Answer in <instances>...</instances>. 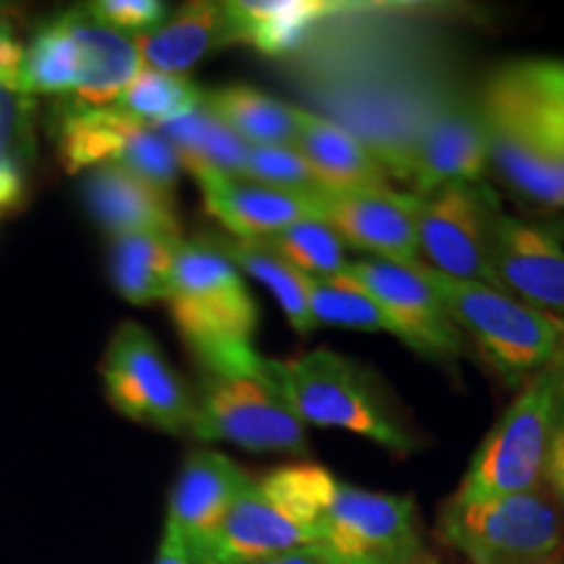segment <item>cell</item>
<instances>
[{
	"label": "cell",
	"mask_w": 564,
	"mask_h": 564,
	"mask_svg": "<svg viewBox=\"0 0 564 564\" xmlns=\"http://www.w3.org/2000/svg\"><path fill=\"white\" fill-rule=\"evenodd\" d=\"M204 207L232 238H267L299 220H319L312 192H282L217 171L194 173Z\"/></svg>",
	"instance_id": "obj_16"
},
{
	"label": "cell",
	"mask_w": 564,
	"mask_h": 564,
	"mask_svg": "<svg viewBox=\"0 0 564 564\" xmlns=\"http://www.w3.org/2000/svg\"><path fill=\"white\" fill-rule=\"evenodd\" d=\"M398 564H442V562L436 560L432 552H426V549H423V544H421L419 549H415V552L408 554L405 560H400Z\"/></svg>",
	"instance_id": "obj_41"
},
{
	"label": "cell",
	"mask_w": 564,
	"mask_h": 564,
	"mask_svg": "<svg viewBox=\"0 0 564 564\" xmlns=\"http://www.w3.org/2000/svg\"><path fill=\"white\" fill-rule=\"evenodd\" d=\"M87 11L95 21L133 40L160 30L167 19V6L160 0H100L87 6Z\"/></svg>",
	"instance_id": "obj_36"
},
{
	"label": "cell",
	"mask_w": 564,
	"mask_h": 564,
	"mask_svg": "<svg viewBox=\"0 0 564 564\" xmlns=\"http://www.w3.org/2000/svg\"><path fill=\"white\" fill-rule=\"evenodd\" d=\"M249 481L251 476L241 465L220 453L202 449L188 455L171 491L167 528L178 533L186 546L196 544L220 523L225 510Z\"/></svg>",
	"instance_id": "obj_19"
},
{
	"label": "cell",
	"mask_w": 564,
	"mask_h": 564,
	"mask_svg": "<svg viewBox=\"0 0 564 564\" xmlns=\"http://www.w3.org/2000/svg\"><path fill=\"white\" fill-rule=\"evenodd\" d=\"M154 564H192V556H188V549L183 544V539L167 525H165V535H162V544Z\"/></svg>",
	"instance_id": "obj_38"
},
{
	"label": "cell",
	"mask_w": 564,
	"mask_h": 564,
	"mask_svg": "<svg viewBox=\"0 0 564 564\" xmlns=\"http://www.w3.org/2000/svg\"><path fill=\"white\" fill-rule=\"evenodd\" d=\"M442 306L457 329L474 337L494 369L510 384L564 364V322L497 288L457 282L423 264Z\"/></svg>",
	"instance_id": "obj_3"
},
{
	"label": "cell",
	"mask_w": 564,
	"mask_h": 564,
	"mask_svg": "<svg viewBox=\"0 0 564 564\" xmlns=\"http://www.w3.org/2000/svg\"><path fill=\"white\" fill-rule=\"evenodd\" d=\"M560 408L564 411V364L560 366Z\"/></svg>",
	"instance_id": "obj_43"
},
{
	"label": "cell",
	"mask_w": 564,
	"mask_h": 564,
	"mask_svg": "<svg viewBox=\"0 0 564 564\" xmlns=\"http://www.w3.org/2000/svg\"><path fill=\"white\" fill-rule=\"evenodd\" d=\"M544 484L549 486V494L556 499V505L564 512V411L560 408V419H556L552 444H549L546 455V470H544Z\"/></svg>",
	"instance_id": "obj_37"
},
{
	"label": "cell",
	"mask_w": 564,
	"mask_h": 564,
	"mask_svg": "<svg viewBox=\"0 0 564 564\" xmlns=\"http://www.w3.org/2000/svg\"><path fill=\"white\" fill-rule=\"evenodd\" d=\"M440 539L474 564H525L564 549V512L544 486L533 491L463 502L440 512Z\"/></svg>",
	"instance_id": "obj_5"
},
{
	"label": "cell",
	"mask_w": 564,
	"mask_h": 564,
	"mask_svg": "<svg viewBox=\"0 0 564 564\" xmlns=\"http://www.w3.org/2000/svg\"><path fill=\"white\" fill-rule=\"evenodd\" d=\"M345 274L371 295L390 322L392 335L400 337L408 348L436 361H453L463 356V333L449 319L432 282L423 274V267L413 270L382 259H364L350 262Z\"/></svg>",
	"instance_id": "obj_11"
},
{
	"label": "cell",
	"mask_w": 564,
	"mask_h": 564,
	"mask_svg": "<svg viewBox=\"0 0 564 564\" xmlns=\"http://www.w3.org/2000/svg\"><path fill=\"white\" fill-rule=\"evenodd\" d=\"M102 377L108 400L126 419L150 423L167 434L192 432V392L165 361L154 337L137 322L116 329L105 352Z\"/></svg>",
	"instance_id": "obj_9"
},
{
	"label": "cell",
	"mask_w": 564,
	"mask_h": 564,
	"mask_svg": "<svg viewBox=\"0 0 564 564\" xmlns=\"http://www.w3.org/2000/svg\"><path fill=\"white\" fill-rule=\"evenodd\" d=\"M264 373L303 426L345 429L384 444L392 453H411L415 447L413 434L390 411L379 387L335 350L316 348L291 361L264 358Z\"/></svg>",
	"instance_id": "obj_2"
},
{
	"label": "cell",
	"mask_w": 564,
	"mask_h": 564,
	"mask_svg": "<svg viewBox=\"0 0 564 564\" xmlns=\"http://www.w3.org/2000/svg\"><path fill=\"white\" fill-rule=\"evenodd\" d=\"M55 116V137H58L61 160L68 173L91 171V167L105 165V162H118L131 133L141 123L131 121L116 108L97 110H76L61 105Z\"/></svg>",
	"instance_id": "obj_25"
},
{
	"label": "cell",
	"mask_w": 564,
	"mask_h": 564,
	"mask_svg": "<svg viewBox=\"0 0 564 564\" xmlns=\"http://www.w3.org/2000/svg\"><path fill=\"white\" fill-rule=\"evenodd\" d=\"M535 112L541 147L564 188V61L520 58Z\"/></svg>",
	"instance_id": "obj_31"
},
{
	"label": "cell",
	"mask_w": 564,
	"mask_h": 564,
	"mask_svg": "<svg viewBox=\"0 0 564 564\" xmlns=\"http://www.w3.org/2000/svg\"><path fill=\"white\" fill-rule=\"evenodd\" d=\"M489 160L502 178L528 202L564 209V188L541 147L531 91L518 61H507L486 76L476 100Z\"/></svg>",
	"instance_id": "obj_6"
},
{
	"label": "cell",
	"mask_w": 564,
	"mask_h": 564,
	"mask_svg": "<svg viewBox=\"0 0 564 564\" xmlns=\"http://www.w3.org/2000/svg\"><path fill=\"white\" fill-rule=\"evenodd\" d=\"M560 366L523 384L470 460L457 499L484 502L544 486L549 444L560 419Z\"/></svg>",
	"instance_id": "obj_4"
},
{
	"label": "cell",
	"mask_w": 564,
	"mask_h": 564,
	"mask_svg": "<svg viewBox=\"0 0 564 564\" xmlns=\"http://www.w3.org/2000/svg\"><path fill=\"white\" fill-rule=\"evenodd\" d=\"M343 11L316 0H236L223 3L230 45H251L264 55H285L301 45L319 21Z\"/></svg>",
	"instance_id": "obj_21"
},
{
	"label": "cell",
	"mask_w": 564,
	"mask_h": 564,
	"mask_svg": "<svg viewBox=\"0 0 564 564\" xmlns=\"http://www.w3.org/2000/svg\"><path fill=\"white\" fill-rule=\"evenodd\" d=\"M308 308H312L316 327L329 324V327L392 335L382 308L345 272L337 278H308Z\"/></svg>",
	"instance_id": "obj_32"
},
{
	"label": "cell",
	"mask_w": 564,
	"mask_h": 564,
	"mask_svg": "<svg viewBox=\"0 0 564 564\" xmlns=\"http://www.w3.org/2000/svg\"><path fill=\"white\" fill-rule=\"evenodd\" d=\"M154 131L171 141L173 150L178 152L181 165L192 175L199 171H217L232 175V178L243 175L249 144H243L236 133L225 129L204 108H196L171 123H162Z\"/></svg>",
	"instance_id": "obj_27"
},
{
	"label": "cell",
	"mask_w": 564,
	"mask_h": 564,
	"mask_svg": "<svg viewBox=\"0 0 564 564\" xmlns=\"http://www.w3.org/2000/svg\"><path fill=\"white\" fill-rule=\"evenodd\" d=\"M257 564H329V562L324 560L316 546H303V549H295V552L272 556V560H264Z\"/></svg>",
	"instance_id": "obj_40"
},
{
	"label": "cell",
	"mask_w": 564,
	"mask_h": 564,
	"mask_svg": "<svg viewBox=\"0 0 564 564\" xmlns=\"http://www.w3.org/2000/svg\"><path fill=\"white\" fill-rule=\"evenodd\" d=\"M525 564H564V549L562 552H554L544 556V560H535V562H525Z\"/></svg>",
	"instance_id": "obj_42"
},
{
	"label": "cell",
	"mask_w": 564,
	"mask_h": 564,
	"mask_svg": "<svg viewBox=\"0 0 564 564\" xmlns=\"http://www.w3.org/2000/svg\"><path fill=\"white\" fill-rule=\"evenodd\" d=\"M202 97L204 89L186 76L141 68L137 79L121 91L112 108L121 110L131 121L147 126V129H158L162 123H171L175 118L202 108Z\"/></svg>",
	"instance_id": "obj_30"
},
{
	"label": "cell",
	"mask_w": 564,
	"mask_h": 564,
	"mask_svg": "<svg viewBox=\"0 0 564 564\" xmlns=\"http://www.w3.org/2000/svg\"><path fill=\"white\" fill-rule=\"evenodd\" d=\"M116 165L126 167V171L139 175L141 181L152 183L154 188H160L165 194H173L183 171L178 152L173 150L171 141L162 137L160 131L147 129V126H139L131 133L129 144H126V150Z\"/></svg>",
	"instance_id": "obj_34"
},
{
	"label": "cell",
	"mask_w": 564,
	"mask_h": 564,
	"mask_svg": "<svg viewBox=\"0 0 564 564\" xmlns=\"http://www.w3.org/2000/svg\"><path fill=\"white\" fill-rule=\"evenodd\" d=\"M223 3H188L160 30L137 37L141 68L183 76L204 55L228 47Z\"/></svg>",
	"instance_id": "obj_22"
},
{
	"label": "cell",
	"mask_w": 564,
	"mask_h": 564,
	"mask_svg": "<svg viewBox=\"0 0 564 564\" xmlns=\"http://www.w3.org/2000/svg\"><path fill=\"white\" fill-rule=\"evenodd\" d=\"M241 178L270 188H282V192H314V188H319V178L295 147H249Z\"/></svg>",
	"instance_id": "obj_35"
},
{
	"label": "cell",
	"mask_w": 564,
	"mask_h": 564,
	"mask_svg": "<svg viewBox=\"0 0 564 564\" xmlns=\"http://www.w3.org/2000/svg\"><path fill=\"white\" fill-rule=\"evenodd\" d=\"M82 61L66 13L34 34L21 63V95L70 97L79 89Z\"/></svg>",
	"instance_id": "obj_28"
},
{
	"label": "cell",
	"mask_w": 564,
	"mask_h": 564,
	"mask_svg": "<svg viewBox=\"0 0 564 564\" xmlns=\"http://www.w3.org/2000/svg\"><path fill=\"white\" fill-rule=\"evenodd\" d=\"M259 241L306 278H337L350 264L345 243L322 220H299Z\"/></svg>",
	"instance_id": "obj_33"
},
{
	"label": "cell",
	"mask_w": 564,
	"mask_h": 564,
	"mask_svg": "<svg viewBox=\"0 0 564 564\" xmlns=\"http://www.w3.org/2000/svg\"><path fill=\"white\" fill-rule=\"evenodd\" d=\"M84 202L95 223L112 238L141 230L181 236L173 194L160 192L116 162H105L84 175Z\"/></svg>",
	"instance_id": "obj_18"
},
{
	"label": "cell",
	"mask_w": 564,
	"mask_h": 564,
	"mask_svg": "<svg viewBox=\"0 0 564 564\" xmlns=\"http://www.w3.org/2000/svg\"><path fill=\"white\" fill-rule=\"evenodd\" d=\"M337 484L340 481L327 468L312 463L282 465L270 476L259 478V489L267 494V499L285 514H291L295 523L306 528L314 535V541L324 514L333 505Z\"/></svg>",
	"instance_id": "obj_29"
},
{
	"label": "cell",
	"mask_w": 564,
	"mask_h": 564,
	"mask_svg": "<svg viewBox=\"0 0 564 564\" xmlns=\"http://www.w3.org/2000/svg\"><path fill=\"white\" fill-rule=\"evenodd\" d=\"M167 303L181 337L212 377L264 369L253 350L257 303L236 264L207 238L178 246Z\"/></svg>",
	"instance_id": "obj_1"
},
{
	"label": "cell",
	"mask_w": 564,
	"mask_h": 564,
	"mask_svg": "<svg viewBox=\"0 0 564 564\" xmlns=\"http://www.w3.org/2000/svg\"><path fill=\"white\" fill-rule=\"evenodd\" d=\"M192 434L204 442H230L249 453H306V426L259 373L207 377L194 400Z\"/></svg>",
	"instance_id": "obj_7"
},
{
	"label": "cell",
	"mask_w": 564,
	"mask_h": 564,
	"mask_svg": "<svg viewBox=\"0 0 564 564\" xmlns=\"http://www.w3.org/2000/svg\"><path fill=\"white\" fill-rule=\"evenodd\" d=\"M0 160H11L9 154H6V137H3V133H0Z\"/></svg>",
	"instance_id": "obj_44"
},
{
	"label": "cell",
	"mask_w": 564,
	"mask_h": 564,
	"mask_svg": "<svg viewBox=\"0 0 564 564\" xmlns=\"http://www.w3.org/2000/svg\"><path fill=\"white\" fill-rule=\"evenodd\" d=\"M489 165V147L476 102L449 97L436 105L415 147L411 181L421 199L455 183H478Z\"/></svg>",
	"instance_id": "obj_15"
},
{
	"label": "cell",
	"mask_w": 564,
	"mask_h": 564,
	"mask_svg": "<svg viewBox=\"0 0 564 564\" xmlns=\"http://www.w3.org/2000/svg\"><path fill=\"white\" fill-rule=\"evenodd\" d=\"M564 230L499 215L494 225L491 262L502 291L564 322Z\"/></svg>",
	"instance_id": "obj_13"
},
{
	"label": "cell",
	"mask_w": 564,
	"mask_h": 564,
	"mask_svg": "<svg viewBox=\"0 0 564 564\" xmlns=\"http://www.w3.org/2000/svg\"><path fill=\"white\" fill-rule=\"evenodd\" d=\"M21 194V175L13 160H0V207L13 204Z\"/></svg>",
	"instance_id": "obj_39"
},
{
	"label": "cell",
	"mask_w": 564,
	"mask_h": 564,
	"mask_svg": "<svg viewBox=\"0 0 564 564\" xmlns=\"http://www.w3.org/2000/svg\"><path fill=\"white\" fill-rule=\"evenodd\" d=\"M295 150L303 154L322 188L333 192H390V175L364 139L345 126L295 108Z\"/></svg>",
	"instance_id": "obj_17"
},
{
	"label": "cell",
	"mask_w": 564,
	"mask_h": 564,
	"mask_svg": "<svg viewBox=\"0 0 564 564\" xmlns=\"http://www.w3.org/2000/svg\"><path fill=\"white\" fill-rule=\"evenodd\" d=\"M303 546H314V535L270 502L251 478L220 523L186 549L192 564H257Z\"/></svg>",
	"instance_id": "obj_14"
},
{
	"label": "cell",
	"mask_w": 564,
	"mask_h": 564,
	"mask_svg": "<svg viewBox=\"0 0 564 564\" xmlns=\"http://www.w3.org/2000/svg\"><path fill=\"white\" fill-rule=\"evenodd\" d=\"M66 19L79 47L82 82L74 95L63 97V105L76 110L112 108L141 70L137 40L95 21L87 9L68 11Z\"/></svg>",
	"instance_id": "obj_20"
},
{
	"label": "cell",
	"mask_w": 564,
	"mask_h": 564,
	"mask_svg": "<svg viewBox=\"0 0 564 564\" xmlns=\"http://www.w3.org/2000/svg\"><path fill=\"white\" fill-rule=\"evenodd\" d=\"M202 108L249 147H293L299 137L293 105L243 84L204 91Z\"/></svg>",
	"instance_id": "obj_24"
},
{
	"label": "cell",
	"mask_w": 564,
	"mask_h": 564,
	"mask_svg": "<svg viewBox=\"0 0 564 564\" xmlns=\"http://www.w3.org/2000/svg\"><path fill=\"white\" fill-rule=\"evenodd\" d=\"M314 546L329 564H398L421 546L415 502L337 484Z\"/></svg>",
	"instance_id": "obj_10"
},
{
	"label": "cell",
	"mask_w": 564,
	"mask_h": 564,
	"mask_svg": "<svg viewBox=\"0 0 564 564\" xmlns=\"http://www.w3.org/2000/svg\"><path fill=\"white\" fill-rule=\"evenodd\" d=\"M411 212L421 253L432 262L426 267L449 280L502 291L491 262L494 225L502 212L489 188L455 183L426 199L411 196Z\"/></svg>",
	"instance_id": "obj_8"
},
{
	"label": "cell",
	"mask_w": 564,
	"mask_h": 564,
	"mask_svg": "<svg viewBox=\"0 0 564 564\" xmlns=\"http://www.w3.org/2000/svg\"><path fill=\"white\" fill-rule=\"evenodd\" d=\"M207 241L223 251L225 257L236 264L238 272H246L249 278L262 282L280 303L288 322L295 333L308 335L314 333L316 324L308 308V278L293 270L285 259H280L270 246L259 238H232V236H207Z\"/></svg>",
	"instance_id": "obj_26"
},
{
	"label": "cell",
	"mask_w": 564,
	"mask_h": 564,
	"mask_svg": "<svg viewBox=\"0 0 564 564\" xmlns=\"http://www.w3.org/2000/svg\"><path fill=\"white\" fill-rule=\"evenodd\" d=\"M319 220L335 230L343 243L377 253L382 262L419 270L421 259L419 232L411 212V196L394 192H312Z\"/></svg>",
	"instance_id": "obj_12"
},
{
	"label": "cell",
	"mask_w": 564,
	"mask_h": 564,
	"mask_svg": "<svg viewBox=\"0 0 564 564\" xmlns=\"http://www.w3.org/2000/svg\"><path fill=\"white\" fill-rule=\"evenodd\" d=\"M181 243V236L160 230L126 232L112 238L110 278L116 291L137 306L167 301Z\"/></svg>",
	"instance_id": "obj_23"
}]
</instances>
